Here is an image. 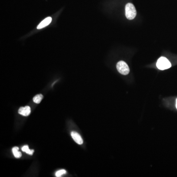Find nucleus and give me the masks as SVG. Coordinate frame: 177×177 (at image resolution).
I'll list each match as a JSON object with an SVG mask.
<instances>
[{"mask_svg":"<svg viewBox=\"0 0 177 177\" xmlns=\"http://www.w3.org/2000/svg\"><path fill=\"white\" fill-rule=\"evenodd\" d=\"M126 16L128 20H132L135 18L137 14L135 8L131 3H128L126 5Z\"/></svg>","mask_w":177,"mask_h":177,"instance_id":"nucleus-1","label":"nucleus"},{"mask_svg":"<svg viewBox=\"0 0 177 177\" xmlns=\"http://www.w3.org/2000/svg\"><path fill=\"white\" fill-rule=\"evenodd\" d=\"M19 148L18 147H13L12 148V153H13V155L16 158H20L22 156L21 153L18 151Z\"/></svg>","mask_w":177,"mask_h":177,"instance_id":"nucleus-7","label":"nucleus"},{"mask_svg":"<svg viewBox=\"0 0 177 177\" xmlns=\"http://www.w3.org/2000/svg\"><path fill=\"white\" fill-rule=\"evenodd\" d=\"M176 108H177V99H176Z\"/></svg>","mask_w":177,"mask_h":177,"instance_id":"nucleus-11","label":"nucleus"},{"mask_svg":"<svg viewBox=\"0 0 177 177\" xmlns=\"http://www.w3.org/2000/svg\"><path fill=\"white\" fill-rule=\"evenodd\" d=\"M116 67L118 72L121 74L126 76L130 73V68L128 67V65L124 61H119L117 64Z\"/></svg>","mask_w":177,"mask_h":177,"instance_id":"nucleus-3","label":"nucleus"},{"mask_svg":"<svg viewBox=\"0 0 177 177\" xmlns=\"http://www.w3.org/2000/svg\"><path fill=\"white\" fill-rule=\"evenodd\" d=\"M71 135H72V138L76 143L79 145H81L83 143V141L82 137L77 132L73 131L71 133Z\"/></svg>","mask_w":177,"mask_h":177,"instance_id":"nucleus-4","label":"nucleus"},{"mask_svg":"<svg viewBox=\"0 0 177 177\" xmlns=\"http://www.w3.org/2000/svg\"><path fill=\"white\" fill-rule=\"evenodd\" d=\"M43 98V96L41 94H38L37 95H36L34 98H33V101L34 103H40L41 101H42V99Z\"/></svg>","mask_w":177,"mask_h":177,"instance_id":"nucleus-8","label":"nucleus"},{"mask_svg":"<svg viewBox=\"0 0 177 177\" xmlns=\"http://www.w3.org/2000/svg\"><path fill=\"white\" fill-rule=\"evenodd\" d=\"M19 114L24 116H28L31 113V108L27 106L25 107H20L18 110Z\"/></svg>","mask_w":177,"mask_h":177,"instance_id":"nucleus-5","label":"nucleus"},{"mask_svg":"<svg viewBox=\"0 0 177 177\" xmlns=\"http://www.w3.org/2000/svg\"><path fill=\"white\" fill-rule=\"evenodd\" d=\"M156 66L160 70H165L169 69L171 66V63L166 58L160 57L156 63Z\"/></svg>","mask_w":177,"mask_h":177,"instance_id":"nucleus-2","label":"nucleus"},{"mask_svg":"<svg viewBox=\"0 0 177 177\" xmlns=\"http://www.w3.org/2000/svg\"><path fill=\"white\" fill-rule=\"evenodd\" d=\"M21 149L23 152H25L26 153H28L29 155H32L34 153V150H30L28 145L24 146Z\"/></svg>","mask_w":177,"mask_h":177,"instance_id":"nucleus-9","label":"nucleus"},{"mask_svg":"<svg viewBox=\"0 0 177 177\" xmlns=\"http://www.w3.org/2000/svg\"><path fill=\"white\" fill-rule=\"evenodd\" d=\"M66 171L65 170H61L58 171L56 173L55 175L56 177H60L62 176L63 175L66 174Z\"/></svg>","mask_w":177,"mask_h":177,"instance_id":"nucleus-10","label":"nucleus"},{"mask_svg":"<svg viewBox=\"0 0 177 177\" xmlns=\"http://www.w3.org/2000/svg\"><path fill=\"white\" fill-rule=\"evenodd\" d=\"M52 18L51 17H48L45 19H44L43 21H41V22L40 23V24L37 26V29H41L42 28H44L45 27L49 25V24L51 22Z\"/></svg>","mask_w":177,"mask_h":177,"instance_id":"nucleus-6","label":"nucleus"}]
</instances>
